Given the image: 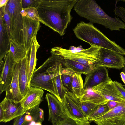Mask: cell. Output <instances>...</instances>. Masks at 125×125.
Listing matches in <instances>:
<instances>
[{
    "mask_svg": "<svg viewBox=\"0 0 125 125\" xmlns=\"http://www.w3.org/2000/svg\"><path fill=\"white\" fill-rule=\"evenodd\" d=\"M15 61L19 62L23 60L26 56L27 51L23 45L19 43L13 39L10 40V48Z\"/></svg>",
    "mask_w": 125,
    "mask_h": 125,
    "instance_id": "obj_22",
    "label": "cell"
},
{
    "mask_svg": "<svg viewBox=\"0 0 125 125\" xmlns=\"http://www.w3.org/2000/svg\"><path fill=\"white\" fill-rule=\"evenodd\" d=\"M87 90L101 95L108 101L120 102L125 100L110 78Z\"/></svg>",
    "mask_w": 125,
    "mask_h": 125,
    "instance_id": "obj_12",
    "label": "cell"
},
{
    "mask_svg": "<svg viewBox=\"0 0 125 125\" xmlns=\"http://www.w3.org/2000/svg\"><path fill=\"white\" fill-rule=\"evenodd\" d=\"M110 78L106 68L95 66L93 70L86 76L83 83L85 90L90 89Z\"/></svg>",
    "mask_w": 125,
    "mask_h": 125,
    "instance_id": "obj_13",
    "label": "cell"
},
{
    "mask_svg": "<svg viewBox=\"0 0 125 125\" xmlns=\"http://www.w3.org/2000/svg\"><path fill=\"white\" fill-rule=\"evenodd\" d=\"M23 9L26 13V16L33 20L40 22V21L36 8L32 7Z\"/></svg>",
    "mask_w": 125,
    "mask_h": 125,
    "instance_id": "obj_29",
    "label": "cell"
},
{
    "mask_svg": "<svg viewBox=\"0 0 125 125\" xmlns=\"http://www.w3.org/2000/svg\"><path fill=\"white\" fill-rule=\"evenodd\" d=\"M23 45L27 51L33 38L37 37L40 28V22L33 20L26 16L22 17Z\"/></svg>",
    "mask_w": 125,
    "mask_h": 125,
    "instance_id": "obj_15",
    "label": "cell"
},
{
    "mask_svg": "<svg viewBox=\"0 0 125 125\" xmlns=\"http://www.w3.org/2000/svg\"><path fill=\"white\" fill-rule=\"evenodd\" d=\"M121 78L125 85V74L123 72H122L120 73Z\"/></svg>",
    "mask_w": 125,
    "mask_h": 125,
    "instance_id": "obj_40",
    "label": "cell"
},
{
    "mask_svg": "<svg viewBox=\"0 0 125 125\" xmlns=\"http://www.w3.org/2000/svg\"><path fill=\"white\" fill-rule=\"evenodd\" d=\"M81 74L74 72L71 84L72 92L79 99L85 91L83 88V83Z\"/></svg>",
    "mask_w": 125,
    "mask_h": 125,
    "instance_id": "obj_23",
    "label": "cell"
},
{
    "mask_svg": "<svg viewBox=\"0 0 125 125\" xmlns=\"http://www.w3.org/2000/svg\"><path fill=\"white\" fill-rule=\"evenodd\" d=\"M39 0H22V6L23 8L31 7L36 8L38 6Z\"/></svg>",
    "mask_w": 125,
    "mask_h": 125,
    "instance_id": "obj_31",
    "label": "cell"
},
{
    "mask_svg": "<svg viewBox=\"0 0 125 125\" xmlns=\"http://www.w3.org/2000/svg\"><path fill=\"white\" fill-rule=\"evenodd\" d=\"M40 45L37 39V37L33 38L30 45L27 51L25 58L27 69L28 78V83H30L34 71L35 69L37 59L36 53Z\"/></svg>",
    "mask_w": 125,
    "mask_h": 125,
    "instance_id": "obj_18",
    "label": "cell"
},
{
    "mask_svg": "<svg viewBox=\"0 0 125 125\" xmlns=\"http://www.w3.org/2000/svg\"><path fill=\"white\" fill-rule=\"evenodd\" d=\"M44 93L42 89L30 86L25 95L21 101L26 112L39 107L42 100Z\"/></svg>",
    "mask_w": 125,
    "mask_h": 125,
    "instance_id": "obj_16",
    "label": "cell"
},
{
    "mask_svg": "<svg viewBox=\"0 0 125 125\" xmlns=\"http://www.w3.org/2000/svg\"><path fill=\"white\" fill-rule=\"evenodd\" d=\"M94 122L98 125H125V100Z\"/></svg>",
    "mask_w": 125,
    "mask_h": 125,
    "instance_id": "obj_9",
    "label": "cell"
},
{
    "mask_svg": "<svg viewBox=\"0 0 125 125\" xmlns=\"http://www.w3.org/2000/svg\"><path fill=\"white\" fill-rule=\"evenodd\" d=\"M63 68L53 55L51 54L42 64L35 70L30 86L46 90L57 98L55 77L61 73Z\"/></svg>",
    "mask_w": 125,
    "mask_h": 125,
    "instance_id": "obj_3",
    "label": "cell"
},
{
    "mask_svg": "<svg viewBox=\"0 0 125 125\" xmlns=\"http://www.w3.org/2000/svg\"><path fill=\"white\" fill-rule=\"evenodd\" d=\"M106 104L99 105L97 109L87 118L89 122L94 121L98 118L103 116L109 110Z\"/></svg>",
    "mask_w": 125,
    "mask_h": 125,
    "instance_id": "obj_26",
    "label": "cell"
},
{
    "mask_svg": "<svg viewBox=\"0 0 125 125\" xmlns=\"http://www.w3.org/2000/svg\"><path fill=\"white\" fill-rule=\"evenodd\" d=\"M80 100L68 91L66 93L63 104L67 116L78 125H90V122L82 112L80 106Z\"/></svg>",
    "mask_w": 125,
    "mask_h": 125,
    "instance_id": "obj_7",
    "label": "cell"
},
{
    "mask_svg": "<svg viewBox=\"0 0 125 125\" xmlns=\"http://www.w3.org/2000/svg\"><path fill=\"white\" fill-rule=\"evenodd\" d=\"M119 103L114 101L110 100L106 104L110 110H111L116 107Z\"/></svg>",
    "mask_w": 125,
    "mask_h": 125,
    "instance_id": "obj_35",
    "label": "cell"
},
{
    "mask_svg": "<svg viewBox=\"0 0 125 125\" xmlns=\"http://www.w3.org/2000/svg\"><path fill=\"white\" fill-rule=\"evenodd\" d=\"M19 81L20 91L24 97L30 86L28 80L27 63L25 58L21 61L19 72Z\"/></svg>",
    "mask_w": 125,
    "mask_h": 125,
    "instance_id": "obj_21",
    "label": "cell"
},
{
    "mask_svg": "<svg viewBox=\"0 0 125 125\" xmlns=\"http://www.w3.org/2000/svg\"><path fill=\"white\" fill-rule=\"evenodd\" d=\"M45 98L48 105V121L53 125H58L67 115L63 105L51 94L47 93Z\"/></svg>",
    "mask_w": 125,
    "mask_h": 125,
    "instance_id": "obj_10",
    "label": "cell"
},
{
    "mask_svg": "<svg viewBox=\"0 0 125 125\" xmlns=\"http://www.w3.org/2000/svg\"><path fill=\"white\" fill-rule=\"evenodd\" d=\"M4 114L2 107L0 106V122H4Z\"/></svg>",
    "mask_w": 125,
    "mask_h": 125,
    "instance_id": "obj_36",
    "label": "cell"
},
{
    "mask_svg": "<svg viewBox=\"0 0 125 125\" xmlns=\"http://www.w3.org/2000/svg\"><path fill=\"white\" fill-rule=\"evenodd\" d=\"M76 13L91 22L101 24L110 30L125 29V24L118 18L107 14L95 0H78L74 7Z\"/></svg>",
    "mask_w": 125,
    "mask_h": 125,
    "instance_id": "obj_2",
    "label": "cell"
},
{
    "mask_svg": "<svg viewBox=\"0 0 125 125\" xmlns=\"http://www.w3.org/2000/svg\"><path fill=\"white\" fill-rule=\"evenodd\" d=\"M4 114V122H9L26 112L21 102H17L5 98L0 103Z\"/></svg>",
    "mask_w": 125,
    "mask_h": 125,
    "instance_id": "obj_14",
    "label": "cell"
},
{
    "mask_svg": "<svg viewBox=\"0 0 125 125\" xmlns=\"http://www.w3.org/2000/svg\"><path fill=\"white\" fill-rule=\"evenodd\" d=\"M79 104L82 112L87 118L97 109L99 105L91 102L80 101Z\"/></svg>",
    "mask_w": 125,
    "mask_h": 125,
    "instance_id": "obj_27",
    "label": "cell"
},
{
    "mask_svg": "<svg viewBox=\"0 0 125 125\" xmlns=\"http://www.w3.org/2000/svg\"><path fill=\"white\" fill-rule=\"evenodd\" d=\"M73 30L77 38L89 44L108 49L123 55H125L124 49L108 38L91 22H80Z\"/></svg>",
    "mask_w": 125,
    "mask_h": 125,
    "instance_id": "obj_4",
    "label": "cell"
},
{
    "mask_svg": "<svg viewBox=\"0 0 125 125\" xmlns=\"http://www.w3.org/2000/svg\"><path fill=\"white\" fill-rule=\"evenodd\" d=\"M113 82L115 86L125 100V88L121 83L116 81Z\"/></svg>",
    "mask_w": 125,
    "mask_h": 125,
    "instance_id": "obj_34",
    "label": "cell"
},
{
    "mask_svg": "<svg viewBox=\"0 0 125 125\" xmlns=\"http://www.w3.org/2000/svg\"><path fill=\"white\" fill-rule=\"evenodd\" d=\"M25 120L26 121L30 122L33 120V118L31 115L26 113L25 117Z\"/></svg>",
    "mask_w": 125,
    "mask_h": 125,
    "instance_id": "obj_37",
    "label": "cell"
},
{
    "mask_svg": "<svg viewBox=\"0 0 125 125\" xmlns=\"http://www.w3.org/2000/svg\"><path fill=\"white\" fill-rule=\"evenodd\" d=\"M3 60L0 62V94L9 88L13 78L16 62L11 52L9 51Z\"/></svg>",
    "mask_w": 125,
    "mask_h": 125,
    "instance_id": "obj_8",
    "label": "cell"
},
{
    "mask_svg": "<svg viewBox=\"0 0 125 125\" xmlns=\"http://www.w3.org/2000/svg\"><path fill=\"white\" fill-rule=\"evenodd\" d=\"M74 72L70 69L64 68L61 73V80L63 85L71 90V84Z\"/></svg>",
    "mask_w": 125,
    "mask_h": 125,
    "instance_id": "obj_25",
    "label": "cell"
},
{
    "mask_svg": "<svg viewBox=\"0 0 125 125\" xmlns=\"http://www.w3.org/2000/svg\"><path fill=\"white\" fill-rule=\"evenodd\" d=\"M79 100L81 102H89L99 105L106 104L109 101L101 95L89 90H85Z\"/></svg>",
    "mask_w": 125,
    "mask_h": 125,
    "instance_id": "obj_24",
    "label": "cell"
},
{
    "mask_svg": "<svg viewBox=\"0 0 125 125\" xmlns=\"http://www.w3.org/2000/svg\"><path fill=\"white\" fill-rule=\"evenodd\" d=\"M3 7L4 19L8 35L10 39L11 34L10 21V16L6 5Z\"/></svg>",
    "mask_w": 125,
    "mask_h": 125,
    "instance_id": "obj_30",
    "label": "cell"
},
{
    "mask_svg": "<svg viewBox=\"0 0 125 125\" xmlns=\"http://www.w3.org/2000/svg\"><path fill=\"white\" fill-rule=\"evenodd\" d=\"M51 53L54 55L57 60L62 65L66 68L71 69L75 73L87 75L95 66V64L91 65H85L73 60L64 59L58 55L52 53Z\"/></svg>",
    "mask_w": 125,
    "mask_h": 125,
    "instance_id": "obj_19",
    "label": "cell"
},
{
    "mask_svg": "<svg viewBox=\"0 0 125 125\" xmlns=\"http://www.w3.org/2000/svg\"><path fill=\"white\" fill-rule=\"evenodd\" d=\"M30 122L25 121L23 125H29Z\"/></svg>",
    "mask_w": 125,
    "mask_h": 125,
    "instance_id": "obj_42",
    "label": "cell"
},
{
    "mask_svg": "<svg viewBox=\"0 0 125 125\" xmlns=\"http://www.w3.org/2000/svg\"><path fill=\"white\" fill-rule=\"evenodd\" d=\"M78 0H39L37 8L40 22L63 36L73 18L72 9Z\"/></svg>",
    "mask_w": 125,
    "mask_h": 125,
    "instance_id": "obj_1",
    "label": "cell"
},
{
    "mask_svg": "<svg viewBox=\"0 0 125 125\" xmlns=\"http://www.w3.org/2000/svg\"><path fill=\"white\" fill-rule=\"evenodd\" d=\"M9 0H0V8L6 6Z\"/></svg>",
    "mask_w": 125,
    "mask_h": 125,
    "instance_id": "obj_38",
    "label": "cell"
},
{
    "mask_svg": "<svg viewBox=\"0 0 125 125\" xmlns=\"http://www.w3.org/2000/svg\"><path fill=\"white\" fill-rule=\"evenodd\" d=\"M29 125H42V123L39 122H36L33 120L30 122Z\"/></svg>",
    "mask_w": 125,
    "mask_h": 125,
    "instance_id": "obj_39",
    "label": "cell"
},
{
    "mask_svg": "<svg viewBox=\"0 0 125 125\" xmlns=\"http://www.w3.org/2000/svg\"><path fill=\"white\" fill-rule=\"evenodd\" d=\"M21 61L16 62L12 79L9 89L6 92L5 98L17 102H21L24 97L20 88L19 74Z\"/></svg>",
    "mask_w": 125,
    "mask_h": 125,
    "instance_id": "obj_17",
    "label": "cell"
},
{
    "mask_svg": "<svg viewBox=\"0 0 125 125\" xmlns=\"http://www.w3.org/2000/svg\"><path fill=\"white\" fill-rule=\"evenodd\" d=\"M100 59L95 66L120 69L124 66L125 59L123 55L113 51L101 47Z\"/></svg>",
    "mask_w": 125,
    "mask_h": 125,
    "instance_id": "obj_11",
    "label": "cell"
},
{
    "mask_svg": "<svg viewBox=\"0 0 125 125\" xmlns=\"http://www.w3.org/2000/svg\"><path fill=\"white\" fill-rule=\"evenodd\" d=\"M58 125H78L73 119L67 115Z\"/></svg>",
    "mask_w": 125,
    "mask_h": 125,
    "instance_id": "obj_32",
    "label": "cell"
},
{
    "mask_svg": "<svg viewBox=\"0 0 125 125\" xmlns=\"http://www.w3.org/2000/svg\"><path fill=\"white\" fill-rule=\"evenodd\" d=\"M88 49H83L81 45L78 47L71 46L69 49L60 47L52 48L50 53L58 55L62 58L73 60L83 64L91 65L95 64L100 59L101 47L90 44Z\"/></svg>",
    "mask_w": 125,
    "mask_h": 125,
    "instance_id": "obj_5",
    "label": "cell"
},
{
    "mask_svg": "<svg viewBox=\"0 0 125 125\" xmlns=\"http://www.w3.org/2000/svg\"><path fill=\"white\" fill-rule=\"evenodd\" d=\"M26 112L14 119L13 125H23L25 122V117Z\"/></svg>",
    "mask_w": 125,
    "mask_h": 125,
    "instance_id": "obj_33",
    "label": "cell"
},
{
    "mask_svg": "<svg viewBox=\"0 0 125 125\" xmlns=\"http://www.w3.org/2000/svg\"><path fill=\"white\" fill-rule=\"evenodd\" d=\"M6 6L10 21V40L13 39L23 45L22 17L21 14L22 8V0H9Z\"/></svg>",
    "mask_w": 125,
    "mask_h": 125,
    "instance_id": "obj_6",
    "label": "cell"
},
{
    "mask_svg": "<svg viewBox=\"0 0 125 125\" xmlns=\"http://www.w3.org/2000/svg\"><path fill=\"white\" fill-rule=\"evenodd\" d=\"M3 8V7L0 8V62L8 53L10 45V39L4 19Z\"/></svg>",
    "mask_w": 125,
    "mask_h": 125,
    "instance_id": "obj_20",
    "label": "cell"
},
{
    "mask_svg": "<svg viewBox=\"0 0 125 125\" xmlns=\"http://www.w3.org/2000/svg\"><path fill=\"white\" fill-rule=\"evenodd\" d=\"M27 114L31 115L33 120L36 122L42 123L44 120V112L43 109L39 107L27 111Z\"/></svg>",
    "mask_w": 125,
    "mask_h": 125,
    "instance_id": "obj_28",
    "label": "cell"
},
{
    "mask_svg": "<svg viewBox=\"0 0 125 125\" xmlns=\"http://www.w3.org/2000/svg\"><path fill=\"white\" fill-rule=\"evenodd\" d=\"M123 72L125 74V62L123 67L122 68Z\"/></svg>",
    "mask_w": 125,
    "mask_h": 125,
    "instance_id": "obj_41",
    "label": "cell"
}]
</instances>
